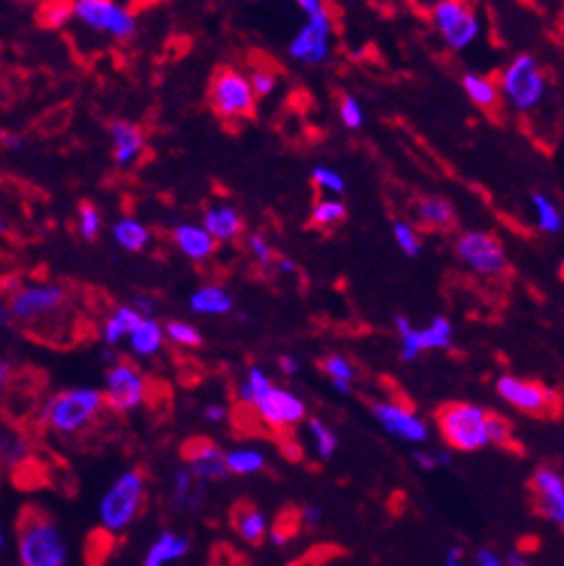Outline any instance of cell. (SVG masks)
<instances>
[{
  "mask_svg": "<svg viewBox=\"0 0 564 566\" xmlns=\"http://www.w3.org/2000/svg\"><path fill=\"white\" fill-rule=\"evenodd\" d=\"M17 546L21 566H65L67 543L47 509L26 504L17 516Z\"/></svg>",
  "mask_w": 564,
  "mask_h": 566,
  "instance_id": "obj_1",
  "label": "cell"
},
{
  "mask_svg": "<svg viewBox=\"0 0 564 566\" xmlns=\"http://www.w3.org/2000/svg\"><path fill=\"white\" fill-rule=\"evenodd\" d=\"M67 293L65 288L42 283V286H24L10 297L5 304L14 323L33 336H51L60 330V318L67 311Z\"/></svg>",
  "mask_w": 564,
  "mask_h": 566,
  "instance_id": "obj_2",
  "label": "cell"
},
{
  "mask_svg": "<svg viewBox=\"0 0 564 566\" xmlns=\"http://www.w3.org/2000/svg\"><path fill=\"white\" fill-rule=\"evenodd\" d=\"M146 474L141 470H127L113 481L109 491L104 493L99 502V520L106 534L125 532L136 518L141 516L143 504H146Z\"/></svg>",
  "mask_w": 564,
  "mask_h": 566,
  "instance_id": "obj_3",
  "label": "cell"
},
{
  "mask_svg": "<svg viewBox=\"0 0 564 566\" xmlns=\"http://www.w3.org/2000/svg\"><path fill=\"white\" fill-rule=\"evenodd\" d=\"M489 415L482 405L447 403L438 410V428L452 449L479 451L491 445Z\"/></svg>",
  "mask_w": 564,
  "mask_h": 566,
  "instance_id": "obj_4",
  "label": "cell"
},
{
  "mask_svg": "<svg viewBox=\"0 0 564 566\" xmlns=\"http://www.w3.org/2000/svg\"><path fill=\"white\" fill-rule=\"evenodd\" d=\"M104 405V396L97 389H67L53 396L44 408V424L58 435H76L95 422Z\"/></svg>",
  "mask_w": 564,
  "mask_h": 566,
  "instance_id": "obj_5",
  "label": "cell"
},
{
  "mask_svg": "<svg viewBox=\"0 0 564 566\" xmlns=\"http://www.w3.org/2000/svg\"><path fill=\"white\" fill-rule=\"evenodd\" d=\"M210 106L224 120H245L256 111V97L249 79L235 67H221L210 81Z\"/></svg>",
  "mask_w": 564,
  "mask_h": 566,
  "instance_id": "obj_6",
  "label": "cell"
},
{
  "mask_svg": "<svg viewBox=\"0 0 564 566\" xmlns=\"http://www.w3.org/2000/svg\"><path fill=\"white\" fill-rule=\"evenodd\" d=\"M500 90L516 111L528 113L537 109L546 93V79L537 60L530 53L516 56L514 63H509L500 76Z\"/></svg>",
  "mask_w": 564,
  "mask_h": 566,
  "instance_id": "obj_7",
  "label": "cell"
},
{
  "mask_svg": "<svg viewBox=\"0 0 564 566\" xmlns=\"http://www.w3.org/2000/svg\"><path fill=\"white\" fill-rule=\"evenodd\" d=\"M72 17L90 30L109 33L116 40H129L136 33L134 14L111 0H76L72 5Z\"/></svg>",
  "mask_w": 564,
  "mask_h": 566,
  "instance_id": "obj_8",
  "label": "cell"
},
{
  "mask_svg": "<svg viewBox=\"0 0 564 566\" xmlns=\"http://www.w3.org/2000/svg\"><path fill=\"white\" fill-rule=\"evenodd\" d=\"M433 24L440 30L449 49H466L482 33V19L468 5L456 0H442L433 7Z\"/></svg>",
  "mask_w": 564,
  "mask_h": 566,
  "instance_id": "obj_9",
  "label": "cell"
},
{
  "mask_svg": "<svg viewBox=\"0 0 564 566\" xmlns=\"http://www.w3.org/2000/svg\"><path fill=\"white\" fill-rule=\"evenodd\" d=\"M498 394L514 408L528 412L532 417H551L558 415L560 399L558 394L551 392L546 385L535 380H523L516 376H502L498 380Z\"/></svg>",
  "mask_w": 564,
  "mask_h": 566,
  "instance_id": "obj_10",
  "label": "cell"
},
{
  "mask_svg": "<svg viewBox=\"0 0 564 566\" xmlns=\"http://www.w3.org/2000/svg\"><path fill=\"white\" fill-rule=\"evenodd\" d=\"M456 254L461 256V260L470 270L484 274V277H498L507 267L505 249H502L498 237L491 233H463L459 240H456Z\"/></svg>",
  "mask_w": 564,
  "mask_h": 566,
  "instance_id": "obj_11",
  "label": "cell"
},
{
  "mask_svg": "<svg viewBox=\"0 0 564 566\" xmlns=\"http://www.w3.org/2000/svg\"><path fill=\"white\" fill-rule=\"evenodd\" d=\"M148 394L146 378L129 362H116L106 373L104 403L116 412H129L139 408Z\"/></svg>",
  "mask_w": 564,
  "mask_h": 566,
  "instance_id": "obj_12",
  "label": "cell"
},
{
  "mask_svg": "<svg viewBox=\"0 0 564 566\" xmlns=\"http://www.w3.org/2000/svg\"><path fill=\"white\" fill-rule=\"evenodd\" d=\"M332 30V14L323 7L314 17H309L307 26L293 37L291 44H288V53L295 60H302V63L309 65L325 63L332 51Z\"/></svg>",
  "mask_w": 564,
  "mask_h": 566,
  "instance_id": "obj_13",
  "label": "cell"
},
{
  "mask_svg": "<svg viewBox=\"0 0 564 566\" xmlns=\"http://www.w3.org/2000/svg\"><path fill=\"white\" fill-rule=\"evenodd\" d=\"M182 458H185L187 472L198 481V484H212L228 477L224 451L208 438H194L182 447Z\"/></svg>",
  "mask_w": 564,
  "mask_h": 566,
  "instance_id": "obj_14",
  "label": "cell"
},
{
  "mask_svg": "<svg viewBox=\"0 0 564 566\" xmlns=\"http://www.w3.org/2000/svg\"><path fill=\"white\" fill-rule=\"evenodd\" d=\"M254 410L265 424L270 428H277V431L293 428L295 424L302 422L304 415H307V405L297 399L295 394L274 385L270 392L254 405Z\"/></svg>",
  "mask_w": 564,
  "mask_h": 566,
  "instance_id": "obj_15",
  "label": "cell"
},
{
  "mask_svg": "<svg viewBox=\"0 0 564 566\" xmlns=\"http://www.w3.org/2000/svg\"><path fill=\"white\" fill-rule=\"evenodd\" d=\"M530 491L535 497L537 514L551 520L553 525H564V479L555 468H539L530 479Z\"/></svg>",
  "mask_w": 564,
  "mask_h": 566,
  "instance_id": "obj_16",
  "label": "cell"
},
{
  "mask_svg": "<svg viewBox=\"0 0 564 566\" xmlns=\"http://www.w3.org/2000/svg\"><path fill=\"white\" fill-rule=\"evenodd\" d=\"M371 412L376 422L394 438L410 442V445H422L429 438V426L424 419L399 403H376Z\"/></svg>",
  "mask_w": 564,
  "mask_h": 566,
  "instance_id": "obj_17",
  "label": "cell"
},
{
  "mask_svg": "<svg viewBox=\"0 0 564 566\" xmlns=\"http://www.w3.org/2000/svg\"><path fill=\"white\" fill-rule=\"evenodd\" d=\"M231 523H233L235 534H238V537L245 543H249V546H258V543H263L270 532L268 518H265L261 509L254 507V504H249V502H240L238 507L233 509Z\"/></svg>",
  "mask_w": 564,
  "mask_h": 566,
  "instance_id": "obj_18",
  "label": "cell"
},
{
  "mask_svg": "<svg viewBox=\"0 0 564 566\" xmlns=\"http://www.w3.org/2000/svg\"><path fill=\"white\" fill-rule=\"evenodd\" d=\"M109 132H111L113 159H116V164L118 166L132 164L143 150V143H146V136H143L141 127H136L127 120H116L111 122Z\"/></svg>",
  "mask_w": 564,
  "mask_h": 566,
  "instance_id": "obj_19",
  "label": "cell"
},
{
  "mask_svg": "<svg viewBox=\"0 0 564 566\" xmlns=\"http://www.w3.org/2000/svg\"><path fill=\"white\" fill-rule=\"evenodd\" d=\"M189 548H192V543L185 534L166 530L150 543L146 557H143V566H166L178 562L189 553Z\"/></svg>",
  "mask_w": 564,
  "mask_h": 566,
  "instance_id": "obj_20",
  "label": "cell"
},
{
  "mask_svg": "<svg viewBox=\"0 0 564 566\" xmlns=\"http://www.w3.org/2000/svg\"><path fill=\"white\" fill-rule=\"evenodd\" d=\"M173 240L178 244V249L192 260H205L215 254L217 242L205 233L203 226L196 224H180L173 231Z\"/></svg>",
  "mask_w": 564,
  "mask_h": 566,
  "instance_id": "obj_21",
  "label": "cell"
},
{
  "mask_svg": "<svg viewBox=\"0 0 564 566\" xmlns=\"http://www.w3.org/2000/svg\"><path fill=\"white\" fill-rule=\"evenodd\" d=\"M203 228L215 242H228L235 240L245 228V221L238 214V210L228 208V205H219L205 212L203 217Z\"/></svg>",
  "mask_w": 564,
  "mask_h": 566,
  "instance_id": "obj_22",
  "label": "cell"
},
{
  "mask_svg": "<svg viewBox=\"0 0 564 566\" xmlns=\"http://www.w3.org/2000/svg\"><path fill=\"white\" fill-rule=\"evenodd\" d=\"M203 491L205 486L198 484L185 468L173 474L171 495L175 509L178 511H196L203 504Z\"/></svg>",
  "mask_w": 564,
  "mask_h": 566,
  "instance_id": "obj_23",
  "label": "cell"
},
{
  "mask_svg": "<svg viewBox=\"0 0 564 566\" xmlns=\"http://www.w3.org/2000/svg\"><path fill=\"white\" fill-rule=\"evenodd\" d=\"M192 311L198 316H226L233 311V297L219 286H203L192 295Z\"/></svg>",
  "mask_w": 564,
  "mask_h": 566,
  "instance_id": "obj_24",
  "label": "cell"
},
{
  "mask_svg": "<svg viewBox=\"0 0 564 566\" xmlns=\"http://www.w3.org/2000/svg\"><path fill=\"white\" fill-rule=\"evenodd\" d=\"M164 327L152 318H143L139 325L134 327V332L129 334V343H132V350L141 357H150L162 350L164 346Z\"/></svg>",
  "mask_w": 564,
  "mask_h": 566,
  "instance_id": "obj_25",
  "label": "cell"
},
{
  "mask_svg": "<svg viewBox=\"0 0 564 566\" xmlns=\"http://www.w3.org/2000/svg\"><path fill=\"white\" fill-rule=\"evenodd\" d=\"M417 214L419 221H422L426 228H433V231H447V228L454 224L452 203L440 196L422 198L417 205Z\"/></svg>",
  "mask_w": 564,
  "mask_h": 566,
  "instance_id": "obj_26",
  "label": "cell"
},
{
  "mask_svg": "<svg viewBox=\"0 0 564 566\" xmlns=\"http://www.w3.org/2000/svg\"><path fill=\"white\" fill-rule=\"evenodd\" d=\"M141 316L134 311V307H118L113 316L106 320L102 327V339L109 346H118L120 341L134 332V327L141 323Z\"/></svg>",
  "mask_w": 564,
  "mask_h": 566,
  "instance_id": "obj_27",
  "label": "cell"
},
{
  "mask_svg": "<svg viewBox=\"0 0 564 566\" xmlns=\"http://www.w3.org/2000/svg\"><path fill=\"white\" fill-rule=\"evenodd\" d=\"M415 343L419 353H424V350H447L452 346V323L438 316L426 330H415Z\"/></svg>",
  "mask_w": 564,
  "mask_h": 566,
  "instance_id": "obj_28",
  "label": "cell"
},
{
  "mask_svg": "<svg viewBox=\"0 0 564 566\" xmlns=\"http://www.w3.org/2000/svg\"><path fill=\"white\" fill-rule=\"evenodd\" d=\"M463 90L475 102L479 109H495L500 102V90L491 79L479 74H466L463 76Z\"/></svg>",
  "mask_w": 564,
  "mask_h": 566,
  "instance_id": "obj_29",
  "label": "cell"
},
{
  "mask_svg": "<svg viewBox=\"0 0 564 566\" xmlns=\"http://www.w3.org/2000/svg\"><path fill=\"white\" fill-rule=\"evenodd\" d=\"M113 237H116V242L127 251H143L150 242V231L141 221L125 217L113 226Z\"/></svg>",
  "mask_w": 564,
  "mask_h": 566,
  "instance_id": "obj_30",
  "label": "cell"
},
{
  "mask_svg": "<svg viewBox=\"0 0 564 566\" xmlns=\"http://www.w3.org/2000/svg\"><path fill=\"white\" fill-rule=\"evenodd\" d=\"M224 463L228 474H240V477H249V474H258L265 470V456L256 449H233L224 454Z\"/></svg>",
  "mask_w": 564,
  "mask_h": 566,
  "instance_id": "obj_31",
  "label": "cell"
},
{
  "mask_svg": "<svg viewBox=\"0 0 564 566\" xmlns=\"http://www.w3.org/2000/svg\"><path fill=\"white\" fill-rule=\"evenodd\" d=\"M272 389V380L265 376V371L256 369V366H251L249 373H247V380L242 382L238 394H240V401L247 403L254 408V405L263 399L265 394H268Z\"/></svg>",
  "mask_w": 564,
  "mask_h": 566,
  "instance_id": "obj_32",
  "label": "cell"
},
{
  "mask_svg": "<svg viewBox=\"0 0 564 566\" xmlns=\"http://www.w3.org/2000/svg\"><path fill=\"white\" fill-rule=\"evenodd\" d=\"M532 208L537 212L539 228L546 233H560L562 231V214L551 198L546 194H532Z\"/></svg>",
  "mask_w": 564,
  "mask_h": 566,
  "instance_id": "obj_33",
  "label": "cell"
},
{
  "mask_svg": "<svg viewBox=\"0 0 564 566\" xmlns=\"http://www.w3.org/2000/svg\"><path fill=\"white\" fill-rule=\"evenodd\" d=\"M307 428H309L311 440H314L316 454L323 458V461H330V458L334 456V451H337V445H339L337 435H334L332 428L327 426L325 422H320V419H309Z\"/></svg>",
  "mask_w": 564,
  "mask_h": 566,
  "instance_id": "obj_34",
  "label": "cell"
},
{
  "mask_svg": "<svg viewBox=\"0 0 564 566\" xmlns=\"http://www.w3.org/2000/svg\"><path fill=\"white\" fill-rule=\"evenodd\" d=\"M346 219V205L341 201H332V198H323L311 210V226L316 228H330L339 221Z\"/></svg>",
  "mask_w": 564,
  "mask_h": 566,
  "instance_id": "obj_35",
  "label": "cell"
},
{
  "mask_svg": "<svg viewBox=\"0 0 564 566\" xmlns=\"http://www.w3.org/2000/svg\"><path fill=\"white\" fill-rule=\"evenodd\" d=\"M164 336L185 348H196V346H201V341H203L201 332H198L194 325L182 323V320H171V323L164 327Z\"/></svg>",
  "mask_w": 564,
  "mask_h": 566,
  "instance_id": "obj_36",
  "label": "cell"
},
{
  "mask_svg": "<svg viewBox=\"0 0 564 566\" xmlns=\"http://www.w3.org/2000/svg\"><path fill=\"white\" fill-rule=\"evenodd\" d=\"M320 369H323V373L327 378H330L332 382H353L355 378V369H353V364L348 362L346 357H341V355H330V357H325L323 362H320Z\"/></svg>",
  "mask_w": 564,
  "mask_h": 566,
  "instance_id": "obj_37",
  "label": "cell"
},
{
  "mask_svg": "<svg viewBox=\"0 0 564 566\" xmlns=\"http://www.w3.org/2000/svg\"><path fill=\"white\" fill-rule=\"evenodd\" d=\"M392 231H394V240L401 247L403 254L410 258L419 256V251H422V240H419V235L413 226L406 224V221H396Z\"/></svg>",
  "mask_w": 564,
  "mask_h": 566,
  "instance_id": "obj_38",
  "label": "cell"
},
{
  "mask_svg": "<svg viewBox=\"0 0 564 566\" xmlns=\"http://www.w3.org/2000/svg\"><path fill=\"white\" fill-rule=\"evenodd\" d=\"M247 79H249L251 90H254L256 99L272 95L274 88H277V74H274L270 67H265V65H256Z\"/></svg>",
  "mask_w": 564,
  "mask_h": 566,
  "instance_id": "obj_39",
  "label": "cell"
},
{
  "mask_svg": "<svg viewBox=\"0 0 564 566\" xmlns=\"http://www.w3.org/2000/svg\"><path fill=\"white\" fill-rule=\"evenodd\" d=\"M102 228V217L93 203H81L79 205V233L83 240L93 242Z\"/></svg>",
  "mask_w": 564,
  "mask_h": 566,
  "instance_id": "obj_40",
  "label": "cell"
},
{
  "mask_svg": "<svg viewBox=\"0 0 564 566\" xmlns=\"http://www.w3.org/2000/svg\"><path fill=\"white\" fill-rule=\"evenodd\" d=\"M72 19L70 3H49L40 7V21L47 28H60Z\"/></svg>",
  "mask_w": 564,
  "mask_h": 566,
  "instance_id": "obj_41",
  "label": "cell"
},
{
  "mask_svg": "<svg viewBox=\"0 0 564 566\" xmlns=\"http://www.w3.org/2000/svg\"><path fill=\"white\" fill-rule=\"evenodd\" d=\"M311 178H314V182L320 189L334 191V194H341V191L346 189L344 178H341V175L334 171V168L318 166V168H314V173H311Z\"/></svg>",
  "mask_w": 564,
  "mask_h": 566,
  "instance_id": "obj_42",
  "label": "cell"
},
{
  "mask_svg": "<svg viewBox=\"0 0 564 566\" xmlns=\"http://www.w3.org/2000/svg\"><path fill=\"white\" fill-rule=\"evenodd\" d=\"M339 113H341V120H344V125H346L348 129H360V127H362L364 113H362V106L357 104L355 97L346 95L344 99H341Z\"/></svg>",
  "mask_w": 564,
  "mask_h": 566,
  "instance_id": "obj_43",
  "label": "cell"
},
{
  "mask_svg": "<svg viewBox=\"0 0 564 566\" xmlns=\"http://www.w3.org/2000/svg\"><path fill=\"white\" fill-rule=\"evenodd\" d=\"M489 438H491V445H500V447H505L512 442V426H509V422L505 417H500V415H489Z\"/></svg>",
  "mask_w": 564,
  "mask_h": 566,
  "instance_id": "obj_44",
  "label": "cell"
},
{
  "mask_svg": "<svg viewBox=\"0 0 564 566\" xmlns=\"http://www.w3.org/2000/svg\"><path fill=\"white\" fill-rule=\"evenodd\" d=\"M247 244H249V251H251V256H254L258 263H263V265H270L272 263V247L268 244V240H265L263 235H258V233H251L247 237Z\"/></svg>",
  "mask_w": 564,
  "mask_h": 566,
  "instance_id": "obj_45",
  "label": "cell"
},
{
  "mask_svg": "<svg viewBox=\"0 0 564 566\" xmlns=\"http://www.w3.org/2000/svg\"><path fill=\"white\" fill-rule=\"evenodd\" d=\"M300 523L307 527V530H316V527L323 523V509L318 504H304L300 509Z\"/></svg>",
  "mask_w": 564,
  "mask_h": 566,
  "instance_id": "obj_46",
  "label": "cell"
},
{
  "mask_svg": "<svg viewBox=\"0 0 564 566\" xmlns=\"http://www.w3.org/2000/svg\"><path fill=\"white\" fill-rule=\"evenodd\" d=\"M472 566H507V564L498 553H495V550L479 548L475 553V560H472Z\"/></svg>",
  "mask_w": 564,
  "mask_h": 566,
  "instance_id": "obj_47",
  "label": "cell"
},
{
  "mask_svg": "<svg viewBox=\"0 0 564 566\" xmlns=\"http://www.w3.org/2000/svg\"><path fill=\"white\" fill-rule=\"evenodd\" d=\"M413 461L419 470L424 472H431V470H438V461H436V454H431V451H415L413 454Z\"/></svg>",
  "mask_w": 564,
  "mask_h": 566,
  "instance_id": "obj_48",
  "label": "cell"
},
{
  "mask_svg": "<svg viewBox=\"0 0 564 566\" xmlns=\"http://www.w3.org/2000/svg\"><path fill=\"white\" fill-rule=\"evenodd\" d=\"M228 417V410L224 408V405H219V403H212L205 408V419L212 424H219V422H224V419Z\"/></svg>",
  "mask_w": 564,
  "mask_h": 566,
  "instance_id": "obj_49",
  "label": "cell"
},
{
  "mask_svg": "<svg viewBox=\"0 0 564 566\" xmlns=\"http://www.w3.org/2000/svg\"><path fill=\"white\" fill-rule=\"evenodd\" d=\"M10 380H12V364L7 362V359L0 357V399H3V396H5Z\"/></svg>",
  "mask_w": 564,
  "mask_h": 566,
  "instance_id": "obj_50",
  "label": "cell"
},
{
  "mask_svg": "<svg viewBox=\"0 0 564 566\" xmlns=\"http://www.w3.org/2000/svg\"><path fill=\"white\" fill-rule=\"evenodd\" d=\"M442 566H472V564H468L466 557H463V550L459 546H454L452 550H447L445 564Z\"/></svg>",
  "mask_w": 564,
  "mask_h": 566,
  "instance_id": "obj_51",
  "label": "cell"
},
{
  "mask_svg": "<svg viewBox=\"0 0 564 566\" xmlns=\"http://www.w3.org/2000/svg\"><path fill=\"white\" fill-rule=\"evenodd\" d=\"M155 307H157V302H152L150 297H139V300H136L134 311L139 313L141 318H152V313H155Z\"/></svg>",
  "mask_w": 564,
  "mask_h": 566,
  "instance_id": "obj_52",
  "label": "cell"
},
{
  "mask_svg": "<svg viewBox=\"0 0 564 566\" xmlns=\"http://www.w3.org/2000/svg\"><path fill=\"white\" fill-rule=\"evenodd\" d=\"M505 564H507V566H539L537 562H532L530 557L523 555V553H509Z\"/></svg>",
  "mask_w": 564,
  "mask_h": 566,
  "instance_id": "obj_53",
  "label": "cell"
},
{
  "mask_svg": "<svg viewBox=\"0 0 564 566\" xmlns=\"http://www.w3.org/2000/svg\"><path fill=\"white\" fill-rule=\"evenodd\" d=\"M279 366H281V371L286 373V376H295L297 369H300V364H297V359L291 357V355H284L279 359Z\"/></svg>",
  "mask_w": 564,
  "mask_h": 566,
  "instance_id": "obj_54",
  "label": "cell"
},
{
  "mask_svg": "<svg viewBox=\"0 0 564 566\" xmlns=\"http://www.w3.org/2000/svg\"><path fill=\"white\" fill-rule=\"evenodd\" d=\"M297 5L302 7V12H307V17H314V14H318L325 7L323 3H318V0H300Z\"/></svg>",
  "mask_w": 564,
  "mask_h": 566,
  "instance_id": "obj_55",
  "label": "cell"
},
{
  "mask_svg": "<svg viewBox=\"0 0 564 566\" xmlns=\"http://www.w3.org/2000/svg\"><path fill=\"white\" fill-rule=\"evenodd\" d=\"M0 145L7 150H17L21 148V136L17 134H0Z\"/></svg>",
  "mask_w": 564,
  "mask_h": 566,
  "instance_id": "obj_56",
  "label": "cell"
},
{
  "mask_svg": "<svg viewBox=\"0 0 564 566\" xmlns=\"http://www.w3.org/2000/svg\"><path fill=\"white\" fill-rule=\"evenodd\" d=\"M436 461H438V468L452 465V454H449V451H436Z\"/></svg>",
  "mask_w": 564,
  "mask_h": 566,
  "instance_id": "obj_57",
  "label": "cell"
},
{
  "mask_svg": "<svg viewBox=\"0 0 564 566\" xmlns=\"http://www.w3.org/2000/svg\"><path fill=\"white\" fill-rule=\"evenodd\" d=\"M10 320H12V318H10V311H7L5 304H0V327L10 325Z\"/></svg>",
  "mask_w": 564,
  "mask_h": 566,
  "instance_id": "obj_58",
  "label": "cell"
},
{
  "mask_svg": "<svg viewBox=\"0 0 564 566\" xmlns=\"http://www.w3.org/2000/svg\"><path fill=\"white\" fill-rule=\"evenodd\" d=\"M3 228H5V221H3V219H0V231H3Z\"/></svg>",
  "mask_w": 564,
  "mask_h": 566,
  "instance_id": "obj_59",
  "label": "cell"
},
{
  "mask_svg": "<svg viewBox=\"0 0 564 566\" xmlns=\"http://www.w3.org/2000/svg\"><path fill=\"white\" fill-rule=\"evenodd\" d=\"M0 543H3V534H0Z\"/></svg>",
  "mask_w": 564,
  "mask_h": 566,
  "instance_id": "obj_60",
  "label": "cell"
}]
</instances>
